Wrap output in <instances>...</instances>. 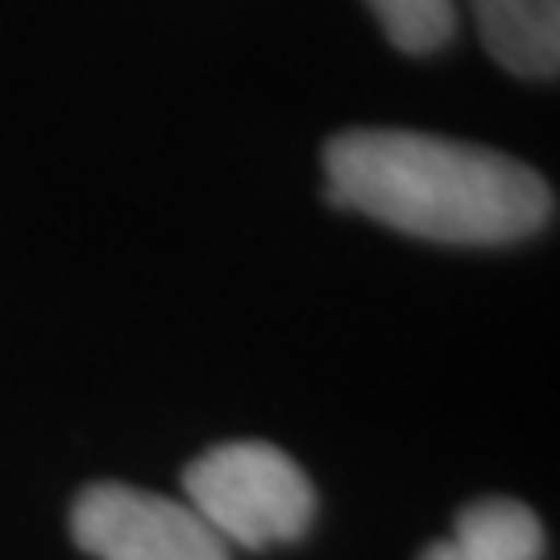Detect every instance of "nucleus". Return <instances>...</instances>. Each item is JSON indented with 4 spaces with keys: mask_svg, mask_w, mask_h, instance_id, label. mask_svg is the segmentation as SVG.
I'll return each mask as SVG.
<instances>
[{
    "mask_svg": "<svg viewBox=\"0 0 560 560\" xmlns=\"http://www.w3.org/2000/svg\"><path fill=\"white\" fill-rule=\"evenodd\" d=\"M453 544L474 560H540L544 527L523 502L481 499L460 511Z\"/></svg>",
    "mask_w": 560,
    "mask_h": 560,
    "instance_id": "nucleus-5",
    "label": "nucleus"
},
{
    "mask_svg": "<svg viewBox=\"0 0 560 560\" xmlns=\"http://www.w3.org/2000/svg\"><path fill=\"white\" fill-rule=\"evenodd\" d=\"M469 9L499 67L523 80H557L560 0H469Z\"/></svg>",
    "mask_w": 560,
    "mask_h": 560,
    "instance_id": "nucleus-4",
    "label": "nucleus"
},
{
    "mask_svg": "<svg viewBox=\"0 0 560 560\" xmlns=\"http://www.w3.org/2000/svg\"><path fill=\"white\" fill-rule=\"evenodd\" d=\"M382 34L402 55H432L457 34V4L453 0H365Z\"/></svg>",
    "mask_w": 560,
    "mask_h": 560,
    "instance_id": "nucleus-6",
    "label": "nucleus"
},
{
    "mask_svg": "<svg viewBox=\"0 0 560 560\" xmlns=\"http://www.w3.org/2000/svg\"><path fill=\"white\" fill-rule=\"evenodd\" d=\"M420 560H474V557H465L453 540H441V544H432V548H423Z\"/></svg>",
    "mask_w": 560,
    "mask_h": 560,
    "instance_id": "nucleus-7",
    "label": "nucleus"
},
{
    "mask_svg": "<svg viewBox=\"0 0 560 560\" xmlns=\"http://www.w3.org/2000/svg\"><path fill=\"white\" fill-rule=\"evenodd\" d=\"M187 506L224 548H275L300 540L316 515V490L295 460L275 444L237 441L208 448L183 474Z\"/></svg>",
    "mask_w": 560,
    "mask_h": 560,
    "instance_id": "nucleus-2",
    "label": "nucleus"
},
{
    "mask_svg": "<svg viewBox=\"0 0 560 560\" xmlns=\"http://www.w3.org/2000/svg\"><path fill=\"white\" fill-rule=\"evenodd\" d=\"M332 208L444 245H506L552 221V187L511 154L411 129H345L324 145Z\"/></svg>",
    "mask_w": 560,
    "mask_h": 560,
    "instance_id": "nucleus-1",
    "label": "nucleus"
},
{
    "mask_svg": "<svg viewBox=\"0 0 560 560\" xmlns=\"http://www.w3.org/2000/svg\"><path fill=\"white\" fill-rule=\"evenodd\" d=\"M71 536L96 560H233L187 502L120 481L83 490L71 511Z\"/></svg>",
    "mask_w": 560,
    "mask_h": 560,
    "instance_id": "nucleus-3",
    "label": "nucleus"
}]
</instances>
